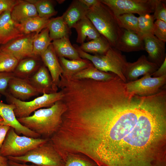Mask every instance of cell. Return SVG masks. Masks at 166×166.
<instances>
[{"instance_id": "3957f363", "label": "cell", "mask_w": 166, "mask_h": 166, "mask_svg": "<svg viewBox=\"0 0 166 166\" xmlns=\"http://www.w3.org/2000/svg\"><path fill=\"white\" fill-rule=\"evenodd\" d=\"M86 16L101 35L107 40L111 46L115 48L122 29L111 10L100 0L98 4L88 9Z\"/></svg>"}, {"instance_id": "ee69618b", "label": "cell", "mask_w": 166, "mask_h": 166, "mask_svg": "<svg viewBox=\"0 0 166 166\" xmlns=\"http://www.w3.org/2000/svg\"><path fill=\"white\" fill-rule=\"evenodd\" d=\"M0 124L5 125L4 121L2 117L0 116Z\"/></svg>"}, {"instance_id": "d590c367", "label": "cell", "mask_w": 166, "mask_h": 166, "mask_svg": "<svg viewBox=\"0 0 166 166\" xmlns=\"http://www.w3.org/2000/svg\"><path fill=\"white\" fill-rule=\"evenodd\" d=\"M153 34L160 40L166 42V22L156 20L154 22Z\"/></svg>"}, {"instance_id": "ac0fdd59", "label": "cell", "mask_w": 166, "mask_h": 166, "mask_svg": "<svg viewBox=\"0 0 166 166\" xmlns=\"http://www.w3.org/2000/svg\"><path fill=\"white\" fill-rule=\"evenodd\" d=\"M40 57L48 69L54 86L57 88L63 71L52 43Z\"/></svg>"}, {"instance_id": "60d3db41", "label": "cell", "mask_w": 166, "mask_h": 166, "mask_svg": "<svg viewBox=\"0 0 166 166\" xmlns=\"http://www.w3.org/2000/svg\"><path fill=\"white\" fill-rule=\"evenodd\" d=\"M79 1L88 9L94 6L100 2V0H79Z\"/></svg>"}, {"instance_id": "d6a6232c", "label": "cell", "mask_w": 166, "mask_h": 166, "mask_svg": "<svg viewBox=\"0 0 166 166\" xmlns=\"http://www.w3.org/2000/svg\"><path fill=\"white\" fill-rule=\"evenodd\" d=\"M18 61L12 55L0 50V72H13Z\"/></svg>"}, {"instance_id": "7bdbcfd3", "label": "cell", "mask_w": 166, "mask_h": 166, "mask_svg": "<svg viewBox=\"0 0 166 166\" xmlns=\"http://www.w3.org/2000/svg\"><path fill=\"white\" fill-rule=\"evenodd\" d=\"M8 161V159L7 157H3L0 155V165L7 162Z\"/></svg>"}, {"instance_id": "2e32d148", "label": "cell", "mask_w": 166, "mask_h": 166, "mask_svg": "<svg viewBox=\"0 0 166 166\" xmlns=\"http://www.w3.org/2000/svg\"><path fill=\"white\" fill-rule=\"evenodd\" d=\"M115 48L126 52L145 50L142 36L123 29Z\"/></svg>"}, {"instance_id": "d6986e66", "label": "cell", "mask_w": 166, "mask_h": 166, "mask_svg": "<svg viewBox=\"0 0 166 166\" xmlns=\"http://www.w3.org/2000/svg\"><path fill=\"white\" fill-rule=\"evenodd\" d=\"M73 28L77 33L76 42L81 44L84 42L86 39L89 41L101 36L86 16L79 21Z\"/></svg>"}, {"instance_id": "c3c4849f", "label": "cell", "mask_w": 166, "mask_h": 166, "mask_svg": "<svg viewBox=\"0 0 166 166\" xmlns=\"http://www.w3.org/2000/svg\"></svg>"}, {"instance_id": "836d02e7", "label": "cell", "mask_w": 166, "mask_h": 166, "mask_svg": "<svg viewBox=\"0 0 166 166\" xmlns=\"http://www.w3.org/2000/svg\"><path fill=\"white\" fill-rule=\"evenodd\" d=\"M139 34L142 36L147 34H153L154 18L153 15L147 14L138 17Z\"/></svg>"}, {"instance_id": "8d00e7d4", "label": "cell", "mask_w": 166, "mask_h": 166, "mask_svg": "<svg viewBox=\"0 0 166 166\" xmlns=\"http://www.w3.org/2000/svg\"><path fill=\"white\" fill-rule=\"evenodd\" d=\"M14 76L13 72H0V94L5 96L7 94L9 82Z\"/></svg>"}, {"instance_id": "ab89813d", "label": "cell", "mask_w": 166, "mask_h": 166, "mask_svg": "<svg viewBox=\"0 0 166 166\" xmlns=\"http://www.w3.org/2000/svg\"><path fill=\"white\" fill-rule=\"evenodd\" d=\"M166 75V58L158 69L151 76L153 77H159Z\"/></svg>"}, {"instance_id": "f546056e", "label": "cell", "mask_w": 166, "mask_h": 166, "mask_svg": "<svg viewBox=\"0 0 166 166\" xmlns=\"http://www.w3.org/2000/svg\"><path fill=\"white\" fill-rule=\"evenodd\" d=\"M35 6L38 16L41 18H49L56 15L57 12L55 10L51 1L49 0H28Z\"/></svg>"}, {"instance_id": "7c38bea8", "label": "cell", "mask_w": 166, "mask_h": 166, "mask_svg": "<svg viewBox=\"0 0 166 166\" xmlns=\"http://www.w3.org/2000/svg\"><path fill=\"white\" fill-rule=\"evenodd\" d=\"M15 105L12 104L4 103L0 98V116L5 125L13 128L18 135L37 138L40 137L38 134L22 125L18 120L14 111Z\"/></svg>"}, {"instance_id": "cb8c5ba5", "label": "cell", "mask_w": 166, "mask_h": 166, "mask_svg": "<svg viewBox=\"0 0 166 166\" xmlns=\"http://www.w3.org/2000/svg\"><path fill=\"white\" fill-rule=\"evenodd\" d=\"M49 19L37 16L28 18L21 23H16V25L19 31L24 34L33 33L38 34L46 28Z\"/></svg>"}, {"instance_id": "e575fe53", "label": "cell", "mask_w": 166, "mask_h": 166, "mask_svg": "<svg viewBox=\"0 0 166 166\" xmlns=\"http://www.w3.org/2000/svg\"><path fill=\"white\" fill-rule=\"evenodd\" d=\"M153 14L154 19L166 22V0H155Z\"/></svg>"}, {"instance_id": "7dc6e473", "label": "cell", "mask_w": 166, "mask_h": 166, "mask_svg": "<svg viewBox=\"0 0 166 166\" xmlns=\"http://www.w3.org/2000/svg\"><path fill=\"white\" fill-rule=\"evenodd\" d=\"M97 166H98L97 165Z\"/></svg>"}, {"instance_id": "f1b7e54d", "label": "cell", "mask_w": 166, "mask_h": 166, "mask_svg": "<svg viewBox=\"0 0 166 166\" xmlns=\"http://www.w3.org/2000/svg\"><path fill=\"white\" fill-rule=\"evenodd\" d=\"M52 40L47 28L43 29L39 33L36 34L33 41V57H40L51 44Z\"/></svg>"}, {"instance_id": "277c9868", "label": "cell", "mask_w": 166, "mask_h": 166, "mask_svg": "<svg viewBox=\"0 0 166 166\" xmlns=\"http://www.w3.org/2000/svg\"><path fill=\"white\" fill-rule=\"evenodd\" d=\"M73 46L81 58L90 61L97 69L103 72L113 73L126 82L123 72L127 61L125 57L121 51L111 46L104 54L93 55L83 51L77 45Z\"/></svg>"}, {"instance_id": "44dd1931", "label": "cell", "mask_w": 166, "mask_h": 166, "mask_svg": "<svg viewBox=\"0 0 166 166\" xmlns=\"http://www.w3.org/2000/svg\"><path fill=\"white\" fill-rule=\"evenodd\" d=\"M88 8L79 0H73L62 15L65 22L71 29L80 20L86 16Z\"/></svg>"}, {"instance_id": "603a6c76", "label": "cell", "mask_w": 166, "mask_h": 166, "mask_svg": "<svg viewBox=\"0 0 166 166\" xmlns=\"http://www.w3.org/2000/svg\"><path fill=\"white\" fill-rule=\"evenodd\" d=\"M38 58L30 57L19 61L13 72L14 76L22 78H29L40 66Z\"/></svg>"}, {"instance_id": "4dcf8cb0", "label": "cell", "mask_w": 166, "mask_h": 166, "mask_svg": "<svg viewBox=\"0 0 166 166\" xmlns=\"http://www.w3.org/2000/svg\"><path fill=\"white\" fill-rule=\"evenodd\" d=\"M120 27L139 34L138 17L134 14H124L116 16Z\"/></svg>"}, {"instance_id": "7a4b0ae2", "label": "cell", "mask_w": 166, "mask_h": 166, "mask_svg": "<svg viewBox=\"0 0 166 166\" xmlns=\"http://www.w3.org/2000/svg\"><path fill=\"white\" fill-rule=\"evenodd\" d=\"M66 109V106L61 100L49 107L35 111L32 115L17 119L22 125L40 137L49 139L60 127L62 116Z\"/></svg>"}, {"instance_id": "1f68e13d", "label": "cell", "mask_w": 166, "mask_h": 166, "mask_svg": "<svg viewBox=\"0 0 166 166\" xmlns=\"http://www.w3.org/2000/svg\"><path fill=\"white\" fill-rule=\"evenodd\" d=\"M92 160L83 155L73 153L67 154L63 166H97Z\"/></svg>"}, {"instance_id": "6da1fadb", "label": "cell", "mask_w": 166, "mask_h": 166, "mask_svg": "<svg viewBox=\"0 0 166 166\" xmlns=\"http://www.w3.org/2000/svg\"><path fill=\"white\" fill-rule=\"evenodd\" d=\"M75 133L81 153L98 166H166V95L107 90L84 109Z\"/></svg>"}, {"instance_id": "484cf974", "label": "cell", "mask_w": 166, "mask_h": 166, "mask_svg": "<svg viewBox=\"0 0 166 166\" xmlns=\"http://www.w3.org/2000/svg\"><path fill=\"white\" fill-rule=\"evenodd\" d=\"M59 61L63 71L62 75L69 77H72L75 73L92 64L89 60L82 58L69 60L64 57H59Z\"/></svg>"}, {"instance_id": "30bf717a", "label": "cell", "mask_w": 166, "mask_h": 166, "mask_svg": "<svg viewBox=\"0 0 166 166\" xmlns=\"http://www.w3.org/2000/svg\"><path fill=\"white\" fill-rule=\"evenodd\" d=\"M36 34L33 33L17 38L1 45L0 50L10 53L19 61L33 57V41Z\"/></svg>"}, {"instance_id": "4fadbf2b", "label": "cell", "mask_w": 166, "mask_h": 166, "mask_svg": "<svg viewBox=\"0 0 166 166\" xmlns=\"http://www.w3.org/2000/svg\"><path fill=\"white\" fill-rule=\"evenodd\" d=\"M142 37L148 60L160 67L166 58L165 42L152 34H144Z\"/></svg>"}, {"instance_id": "9c48e42d", "label": "cell", "mask_w": 166, "mask_h": 166, "mask_svg": "<svg viewBox=\"0 0 166 166\" xmlns=\"http://www.w3.org/2000/svg\"><path fill=\"white\" fill-rule=\"evenodd\" d=\"M166 82V75L153 77L151 75L147 74L139 79L125 83V85L129 93L140 97H147L160 92Z\"/></svg>"}, {"instance_id": "9a60e30c", "label": "cell", "mask_w": 166, "mask_h": 166, "mask_svg": "<svg viewBox=\"0 0 166 166\" xmlns=\"http://www.w3.org/2000/svg\"><path fill=\"white\" fill-rule=\"evenodd\" d=\"M28 79L39 93L57 92V88L54 86L51 76L44 65L40 66Z\"/></svg>"}, {"instance_id": "bcb514c9", "label": "cell", "mask_w": 166, "mask_h": 166, "mask_svg": "<svg viewBox=\"0 0 166 166\" xmlns=\"http://www.w3.org/2000/svg\"><path fill=\"white\" fill-rule=\"evenodd\" d=\"M2 12H0V15L2 13Z\"/></svg>"}, {"instance_id": "8fae6325", "label": "cell", "mask_w": 166, "mask_h": 166, "mask_svg": "<svg viewBox=\"0 0 166 166\" xmlns=\"http://www.w3.org/2000/svg\"><path fill=\"white\" fill-rule=\"evenodd\" d=\"M159 68L156 64L149 61L145 55H142L135 62H127L123 75L126 82H128L137 80L142 75H152Z\"/></svg>"}, {"instance_id": "e0dca14e", "label": "cell", "mask_w": 166, "mask_h": 166, "mask_svg": "<svg viewBox=\"0 0 166 166\" xmlns=\"http://www.w3.org/2000/svg\"><path fill=\"white\" fill-rule=\"evenodd\" d=\"M23 35L12 19L10 11L3 12L0 15V45H4Z\"/></svg>"}, {"instance_id": "d4e9b609", "label": "cell", "mask_w": 166, "mask_h": 166, "mask_svg": "<svg viewBox=\"0 0 166 166\" xmlns=\"http://www.w3.org/2000/svg\"><path fill=\"white\" fill-rule=\"evenodd\" d=\"M46 28L52 40L69 37L71 33V29L65 22L62 16L50 19Z\"/></svg>"}, {"instance_id": "8992f818", "label": "cell", "mask_w": 166, "mask_h": 166, "mask_svg": "<svg viewBox=\"0 0 166 166\" xmlns=\"http://www.w3.org/2000/svg\"><path fill=\"white\" fill-rule=\"evenodd\" d=\"M8 160L26 164L30 162L38 166H63L65 162L49 140L19 157H8Z\"/></svg>"}, {"instance_id": "7402d4cb", "label": "cell", "mask_w": 166, "mask_h": 166, "mask_svg": "<svg viewBox=\"0 0 166 166\" xmlns=\"http://www.w3.org/2000/svg\"><path fill=\"white\" fill-rule=\"evenodd\" d=\"M51 43L59 57H66L70 60L81 59L76 49L71 44L69 37H64L53 40Z\"/></svg>"}, {"instance_id": "4316f807", "label": "cell", "mask_w": 166, "mask_h": 166, "mask_svg": "<svg viewBox=\"0 0 166 166\" xmlns=\"http://www.w3.org/2000/svg\"><path fill=\"white\" fill-rule=\"evenodd\" d=\"M116 75L100 71L93 64L73 74L72 78L77 79H90L98 81H106L113 79Z\"/></svg>"}, {"instance_id": "b9f144b4", "label": "cell", "mask_w": 166, "mask_h": 166, "mask_svg": "<svg viewBox=\"0 0 166 166\" xmlns=\"http://www.w3.org/2000/svg\"><path fill=\"white\" fill-rule=\"evenodd\" d=\"M8 166H37L34 164L28 165L26 164L21 163L9 160H8Z\"/></svg>"}, {"instance_id": "5b68a950", "label": "cell", "mask_w": 166, "mask_h": 166, "mask_svg": "<svg viewBox=\"0 0 166 166\" xmlns=\"http://www.w3.org/2000/svg\"><path fill=\"white\" fill-rule=\"evenodd\" d=\"M49 139L34 138L18 134L10 128L8 132L0 150V155L3 157H19L42 144Z\"/></svg>"}, {"instance_id": "ba28073f", "label": "cell", "mask_w": 166, "mask_h": 166, "mask_svg": "<svg viewBox=\"0 0 166 166\" xmlns=\"http://www.w3.org/2000/svg\"><path fill=\"white\" fill-rule=\"evenodd\" d=\"M116 16L124 14L139 15L153 13L155 0H100Z\"/></svg>"}, {"instance_id": "52a82bcc", "label": "cell", "mask_w": 166, "mask_h": 166, "mask_svg": "<svg viewBox=\"0 0 166 166\" xmlns=\"http://www.w3.org/2000/svg\"><path fill=\"white\" fill-rule=\"evenodd\" d=\"M5 96L10 104L15 105L14 113L18 118L29 117L40 108L51 107L56 101L62 100L63 94L61 90L51 93H44L42 96L28 101L15 98L8 93Z\"/></svg>"}, {"instance_id": "83f0119b", "label": "cell", "mask_w": 166, "mask_h": 166, "mask_svg": "<svg viewBox=\"0 0 166 166\" xmlns=\"http://www.w3.org/2000/svg\"><path fill=\"white\" fill-rule=\"evenodd\" d=\"M111 46L104 37L101 35L95 39L84 42L79 46L83 51L94 54H102L106 52Z\"/></svg>"}, {"instance_id": "5bb4252c", "label": "cell", "mask_w": 166, "mask_h": 166, "mask_svg": "<svg viewBox=\"0 0 166 166\" xmlns=\"http://www.w3.org/2000/svg\"><path fill=\"white\" fill-rule=\"evenodd\" d=\"M7 93L14 98L22 101H25L39 94L28 79L20 78L14 76L9 82Z\"/></svg>"}, {"instance_id": "74e56055", "label": "cell", "mask_w": 166, "mask_h": 166, "mask_svg": "<svg viewBox=\"0 0 166 166\" xmlns=\"http://www.w3.org/2000/svg\"><path fill=\"white\" fill-rule=\"evenodd\" d=\"M18 0H0V12L6 11L11 12Z\"/></svg>"}, {"instance_id": "f6af8a7d", "label": "cell", "mask_w": 166, "mask_h": 166, "mask_svg": "<svg viewBox=\"0 0 166 166\" xmlns=\"http://www.w3.org/2000/svg\"><path fill=\"white\" fill-rule=\"evenodd\" d=\"M0 166H8V161L7 162H6L5 163L2 164L1 165H0Z\"/></svg>"}, {"instance_id": "f35d334b", "label": "cell", "mask_w": 166, "mask_h": 166, "mask_svg": "<svg viewBox=\"0 0 166 166\" xmlns=\"http://www.w3.org/2000/svg\"><path fill=\"white\" fill-rule=\"evenodd\" d=\"M10 128L7 125L0 124V150L7 133Z\"/></svg>"}, {"instance_id": "ffe728a7", "label": "cell", "mask_w": 166, "mask_h": 166, "mask_svg": "<svg viewBox=\"0 0 166 166\" xmlns=\"http://www.w3.org/2000/svg\"><path fill=\"white\" fill-rule=\"evenodd\" d=\"M12 20L19 24L30 18L38 16L35 5L28 0H18L10 12Z\"/></svg>"}]
</instances>
